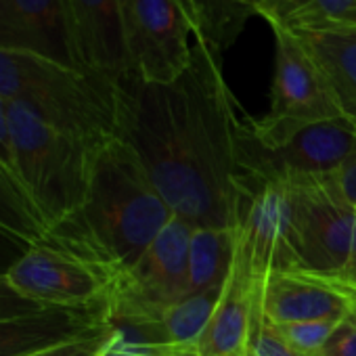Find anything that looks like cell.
Here are the masks:
<instances>
[{
	"instance_id": "1",
	"label": "cell",
	"mask_w": 356,
	"mask_h": 356,
	"mask_svg": "<svg viewBox=\"0 0 356 356\" xmlns=\"http://www.w3.org/2000/svg\"><path fill=\"white\" fill-rule=\"evenodd\" d=\"M120 138L130 143L174 216L233 229L241 118L220 55L193 36L189 67L170 84L118 82Z\"/></svg>"
},
{
	"instance_id": "2",
	"label": "cell",
	"mask_w": 356,
	"mask_h": 356,
	"mask_svg": "<svg viewBox=\"0 0 356 356\" xmlns=\"http://www.w3.org/2000/svg\"><path fill=\"white\" fill-rule=\"evenodd\" d=\"M174 218L138 153L124 138L97 155L86 202L47 231L42 243L107 275L113 283Z\"/></svg>"
},
{
	"instance_id": "3",
	"label": "cell",
	"mask_w": 356,
	"mask_h": 356,
	"mask_svg": "<svg viewBox=\"0 0 356 356\" xmlns=\"http://www.w3.org/2000/svg\"><path fill=\"white\" fill-rule=\"evenodd\" d=\"M0 97L92 143L120 136L118 82L53 59L0 51Z\"/></svg>"
},
{
	"instance_id": "4",
	"label": "cell",
	"mask_w": 356,
	"mask_h": 356,
	"mask_svg": "<svg viewBox=\"0 0 356 356\" xmlns=\"http://www.w3.org/2000/svg\"><path fill=\"white\" fill-rule=\"evenodd\" d=\"M285 218L273 270L343 277L356 266V206L335 174L285 176Z\"/></svg>"
},
{
	"instance_id": "5",
	"label": "cell",
	"mask_w": 356,
	"mask_h": 356,
	"mask_svg": "<svg viewBox=\"0 0 356 356\" xmlns=\"http://www.w3.org/2000/svg\"><path fill=\"white\" fill-rule=\"evenodd\" d=\"M9 115L19 185L49 231L86 202L105 143L70 134L17 103Z\"/></svg>"
},
{
	"instance_id": "6",
	"label": "cell",
	"mask_w": 356,
	"mask_h": 356,
	"mask_svg": "<svg viewBox=\"0 0 356 356\" xmlns=\"http://www.w3.org/2000/svg\"><path fill=\"white\" fill-rule=\"evenodd\" d=\"M268 26L275 34L270 111L262 120H250V128L262 147L279 149L302 128L346 115L329 78L302 38L285 26Z\"/></svg>"
},
{
	"instance_id": "7",
	"label": "cell",
	"mask_w": 356,
	"mask_h": 356,
	"mask_svg": "<svg viewBox=\"0 0 356 356\" xmlns=\"http://www.w3.org/2000/svg\"><path fill=\"white\" fill-rule=\"evenodd\" d=\"M193 229L191 222L174 216L134 266L115 279L109 296V321L115 327H145L189 293Z\"/></svg>"
},
{
	"instance_id": "8",
	"label": "cell",
	"mask_w": 356,
	"mask_h": 356,
	"mask_svg": "<svg viewBox=\"0 0 356 356\" xmlns=\"http://www.w3.org/2000/svg\"><path fill=\"white\" fill-rule=\"evenodd\" d=\"M130 76L170 84L191 63L195 36L181 0H120Z\"/></svg>"
},
{
	"instance_id": "9",
	"label": "cell",
	"mask_w": 356,
	"mask_h": 356,
	"mask_svg": "<svg viewBox=\"0 0 356 356\" xmlns=\"http://www.w3.org/2000/svg\"><path fill=\"white\" fill-rule=\"evenodd\" d=\"M11 287L42 308H105L113 281L47 243L32 245L7 273Z\"/></svg>"
},
{
	"instance_id": "10",
	"label": "cell",
	"mask_w": 356,
	"mask_h": 356,
	"mask_svg": "<svg viewBox=\"0 0 356 356\" xmlns=\"http://www.w3.org/2000/svg\"><path fill=\"white\" fill-rule=\"evenodd\" d=\"M0 51L78 67L65 0H0Z\"/></svg>"
},
{
	"instance_id": "11",
	"label": "cell",
	"mask_w": 356,
	"mask_h": 356,
	"mask_svg": "<svg viewBox=\"0 0 356 356\" xmlns=\"http://www.w3.org/2000/svg\"><path fill=\"white\" fill-rule=\"evenodd\" d=\"M65 11L78 67L111 82L130 76L120 0H65Z\"/></svg>"
},
{
	"instance_id": "12",
	"label": "cell",
	"mask_w": 356,
	"mask_h": 356,
	"mask_svg": "<svg viewBox=\"0 0 356 356\" xmlns=\"http://www.w3.org/2000/svg\"><path fill=\"white\" fill-rule=\"evenodd\" d=\"M354 308L333 277L308 270H273L264 289V314L275 325L339 321Z\"/></svg>"
},
{
	"instance_id": "13",
	"label": "cell",
	"mask_w": 356,
	"mask_h": 356,
	"mask_svg": "<svg viewBox=\"0 0 356 356\" xmlns=\"http://www.w3.org/2000/svg\"><path fill=\"white\" fill-rule=\"evenodd\" d=\"M256 289L250 243L235 233V256L222 296L197 339V356H235L248 350L250 316Z\"/></svg>"
},
{
	"instance_id": "14",
	"label": "cell",
	"mask_w": 356,
	"mask_h": 356,
	"mask_svg": "<svg viewBox=\"0 0 356 356\" xmlns=\"http://www.w3.org/2000/svg\"><path fill=\"white\" fill-rule=\"evenodd\" d=\"M105 308H44L0 321V356H30L107 323Z\"/></svg>"
},
{
	"instance_id": "15",
	"label": "cell",
	"mask_w": 356,
	"mask_h": 356,
	"mask_svg": "<svg viewBox=\"0 0 356 356\" xmlns=\"http://www.w3.org/2000/svg\"><path fill=\"white\" fill-rule=\"evenodd\" d=\"M296 34L329 78L343 115L356 122V26H329Z\"/></svg>"
},
{
	"instance_id": "16",
	"label": "cell",
	"mask_w": 356,
	"mask_h": 356,
	"mask_svg": "<svg viewBox=\"0 0 356 356\" xmlns=\"http://www.w3.org/2000/svg\"><path fill=\"white\" fill-rule=\"evenodd\" d=\"M225 287V285H222ZM222 287L208 291L187 293L170 308H165L153 323L136 329H120L124 337L149 341V343H168V346H197L200 335L210 323L214 308L222 296Z\"/></svg>"
},
{
	"instance_id": "17",
	"label": "cell",
	"mask_w": 356,
	"mask_h": 356,
	"mask_svg": "<svg viewBox=\"0 0 356 356\" xmlns=\"http://www.w3.org/2000/svg\"><path fill=\"white\" fill-rule=\"evenodd\" d=\"M195 38H202L218 55L233 47L248 22L256 15L254 0H181Z\"/></svg>"
},
{
	"instance_id": "18",
	"label": "cell",
	"mask_w": 356,
	"mask_h": 356,
	"mask_svg": "<svg viewBox=\"0 0 356 356\" xmlns=\"http://www.w3.org/2000/svg\"><path fill=\"white\" fill-rule=\"evenodd\" d=\"M235 256V231L195 227L189 243V293L222 287Z\"/></svg>"
},
{
	"instance_id": "19",
	"label": "cell",
	"mask_w": 356,
	"mask_h": 356,
	"mask_svg": "<svg viewBox=\"0 0 356 356\" xmlns=\"http://www.w3.org/2000/svg\"><path fill=\"white\" fill-rule=\"evenodd\" d=\"M266 24H279L293 32L356 26V0H287Z\"/></svg>"
},
{
	"instance_id": "20",
	"label": "cell",
	"mask_w": 356,
	"mask_h": 356,
	"mask_svg": "<svg viewBox=\"0 0 356 356\" xmlns=\"http://www.w3.org/2000/svg\"><path fill=\"white\" fill-rule=\"evenodd\" d=\"M0 229L36 245L47 237V227L26 193L0 172Z\"/></svg>"
},
{
	"instance_id": "21",
	"label": "cell",
	"mask_w": 356,
	"mask_h": 356,
	"mask_svg": "<svg viewBox=\"0 0 356 356\" xmlns=\"http://www.w3.org/2000/svg\"><path fill=\"white\" fill-rule=\"evenodd\" d=\"M268 277H256L252 316H250V337L248 350L256 356H300L281 335L279 327L264 314V289Z\"/></svg>"
},
{
	"instance_id": "22",
	"label": "cell",
	"mask_w": 356,
	"mask_h": 356,
	"mask_svg": "<svg viewBox=\"0 0 356 356\" xmlns=\"http://www.w3.org/2000/svg\"><path fill=\"white\" fill-rule=\"evenodd\" d=\"M115 339H118V327L111 321H107L74 339L34 352L30 356H105L113 348Z\"/></svg>"
},
{
	"instance_id": "23",
	"label": "cell",
	"mask_w": 356,
	"mask_h": 356,
	"mask_svg": "<svg viewBox=\"0 0 356 356\" xmlns=\"http://www.w3.org/2000/svg\"><path fill=\"white\" fill-rule=\"evenodd\" d=\"M339 321H304V323H287L277 327L283 339L300 356H323V350Z\"/></svg>"
},
{
	"instance_id": "24",
	"label": "cell",
	"mask_w": 356,
	"mask_h": 356,
	"mask_svg": "<svg viewBox=\"0 0 356 356\" xmlns=\"http://www.w3.org/2000/svg\"><path fill=\"white\" fill-rule=\"evenodd\" d=\"M0 172H3L13 185H17L22 189L19 176H17V165H15V147H13V132H11L9 101L5 97H0Z\"/></svg>"
},
{
	"instance_id": "25",
	"label": "cell",
	"mask_w": 356,
	"mask_h": 356,
	"mask_svg": "<svg viewBox=\"0 0 356 356\" xmlns=\"http://www.w3.org/2000/svg\"><path fill=\"white\" fill-rule=\"evenodd\" d=\"M323 356H356V308H352L333 329Z\"/></svg>"
},
{
	"instance_id": "26",
	"label": "cell",
	"mask_w": 356,
	"mask_h": 356,
	"mask_svg": "<svg viewBox=\"0 0 356 356\" xmlns=\"http://www.w3.org/2000/svg\"><path fill=\"white\" fill-rule=\"evenodd\" d=\"M44 310L42 306L26 300L24 296H19L7 277H0V321L5 318H17V316H26V314H34Z\"/></svg>"
},
{
	"instance_id": "27",
	"label": "cell",
	"mask_w": 356,
	"mask_h": 356,
	"mask_svg": "<svg viewBox=\"0 0 356 356\" xmlns=\"http://www.w3.org/2000/svg\"><path fill=\"white\" fill-rule=\"evenodd\" d=\"M30 248H32V243L0 229V277H7V273L17 264V260Z\"/></svg>"
},
{
	"instance_id": "28",
	"label": "cell",
	"mask_w": 356,
	"mask_h": 356,
	"mask_svg": "<svg viewBox=\"0 0 356 356\" xmlns=\"http://www.w3.org/2000/svg\"><path fill=\"white\" fill-rule=\"evenodd\" d=\"M335 178H337L343 195L348 197V202L356 206V149L350 153V157L343 161V165L335 172Z\"/></svg>"
},
{
	"instance_id": "29",
	"label": "cell",
	"mask_w": 356,
	"mask_h": 356,
	"mask_svg": "<svg viewBox=\"0 0 356 356\" xmlns=\"http://www.w3.org/2000/svg\"><path fill=\"white\" fill-rule=\"evenodd\" d=\"M285 3H287V0H254V9H256V15L262 17V19L266 22V19L273 17Z\"/></svg>"
},
{
	"instance_id": "30",
	"label": "cell",
	"mask_w": 356,
	"mask_h": 356,
	"mask_svg": "<svg viewBox=\"0 0 356 356\" xmlns=\"http://www.w3.org/2000/svg\"><path fill=\"white\" fill-rule=\"evenodd\" d=\"M333 279L343 287V291L350 296V300H352V304L356 308V266L352 270H348L343 277H333Z\"/></svg>"
},
{
	"instance_id": "31",
	"label": "cell",
	"mask_w": 356,
	"mask_h": 356,
	"mask_svg": "<svg viewBox=\"0 0 356 356\" xmlns=\"http://www.w3.org/2000/svg\"><path fill=\"white\" fill-rule=\"evenodd\" d=\"M235 356H256V354L250 352V350H243V352H239V354H235Z\"/></svg>"
},
{
	"instance_id": "32",
	"label": "cell",
	"mask_w": 356,
	"mask_h": 356,
	"mask_svg": "<svg viewBox=\"0 0 356 356\" xmlns=\"http://www.w3.org/2000/svg\"><path fill=\"white\" fill-rule=\"evenodd\" d=\"M105 356H107V354H105Z\"/></svg>"
}]
</instances>
